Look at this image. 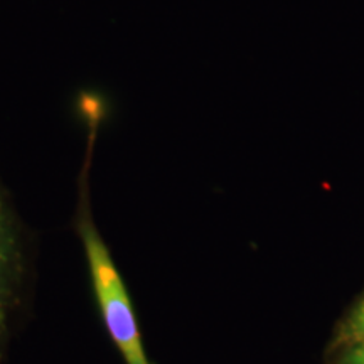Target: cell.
<instances>
[{
    "label": "cell",
    "mask_w": 364,
    "mask_h": 364,
    "mask_svg": "<svg viewBox=\"0 0 364 364\" xmlns=\"http://www.w3.org/2000/svg\"><path fill=\"white\" fill-rule=\"evenodd\" d=\"M80 107L86 124V152L78 182V209L75 216V228L83 245L95 302H97L105 329L120 356L124 358L125 364H152L142 344V334L136 324L129 290L113 262L110 250L95 225L93 211H91L90 169L100 125L105 117V108L102 102L91 95L81 98Z\"/></svg>",
    "instance_id": "1"
},
{
    "label": "cell",
    "mask_w": 364,
    "mask_h": 364,
    "mask_svg": "<svg viewBox=\"0 0 364 364\" xmlns=\"http://www.w3.org/2000/svg\"><path fill=\"white\" fill-rule=\"evenodd\" d=\"M24 253L16 215L0 188V356L6 349L11 317L19 307Z\"/></svg>",
    "instance_id": "2"
},
{
    "label": "cell",
    "mask_w": 364,
    "mask_h": 364,
    "mask_svg": "<svg viewBox=\"0 0 364 364\" xmlns=\"http://www.w3.org/2000/svg\"><path fill=\"white\" fill-rule=\"evenodd\" d=\"M341 338H343L344 343H349L351 346L364 343V297L346 321Z\"/></svg>",
    "instance_id": "3"
},
{
    "label": "cell",
    "mask_w": 364,
    "mask_h": 364,
    "mask_svg": "<svg viewBox=\"0 0 364 364\" xmlns=\"http://www.w3.org/2000/svg\"><path fill=\"white\" fill-rule=\"evenodd\" d=\"M343 364H364V343L353 346L351 351L346 354Z\"/></svg>",
    "instance_id": "4"
}]
</instances>
